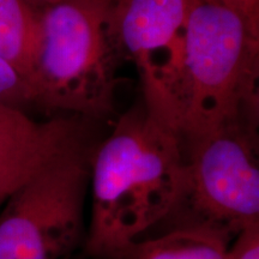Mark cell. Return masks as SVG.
<instances>
[{"mask_svg": "<svg viewBox=\"0 0 259 259\" xmlns=\"http://www.w3.org/2000/svg\"><path fill=\"white\" fill-rule=\"evenodd\" d=\"M115 0H71L38 10L29 84L32 103L102 119L114 112L120 56L111 29Z\"/></svg>", "mask_w": 259, "mask_h": 259, "instance_id": "cell-3", "label": "cell"}, {"mask_svg": "<svg viewBox=\"0 0 259 259\" xmlns=\"http://www.w3.org/2000/svg\"><path fill=\"white\" fill-rule=\"evenodd\" d=\"M193 220L234 239L259 222V166L255 128L229 126L184 145Z\"/></svg>", "mask_w": 259, "mask_h": 259, "instance_id": "cell-5", "label": "cell"}, {"mask_svg": "<svg viewBox=\"0 0 259 259\" xmlns=\"http://www.w3.org/2000/svg\"><path fill=\"white\" fill-rule=\"evenodd\" d=\"M196 0H115L111 29L122 59L137 65L144 101L158 95L174 70Z\"/></svg>", "mask_w": 259, "mask_h": 259, "instance_id": "cell-6", "label": "cell"}, {"mask_svg": "<svg viewBox=\"0 0 259 259\" xmlns=\"http://www.w3.org/2000/svg\"><path fill=\"white\" fill-rule=\"evenodd\" d=\"M27 2L32 6V8H35L36 10H41L47 8V6L59 4V3L71 2V0H27Z\"/></svg>", "mask_w": 259, "mask_h": 259, "instance_id": "cell-13", "label": "cell"}, {"mask_svg": "<svg viewBox=\"0 0 259 259\" xmlns=\"http://www.w3.org/2000/svg\"><path fill=\"white\" fill-rule=\"evenodd\" d=\"M259 32L213 0H196L184 29L180 58L145 106L185 145L235 125L258 121Z\"/></svg>", "mask_w": 259, "mask_h": 259, "instance_id": "cell-2", "label": "cell"}, {"mask_svg": "<svg viewBox=\"0 0 259 259\" xmlns=\"http://www.w3.org/2000/svg\"><path fill=\"white\" fill-rule=\"evenodd\" d=\"M38 34V10L27 0H0V58L28 83L36 56Z\"/></svg>", "mask_w": 259, "mask_h": 259, "instance_id": "cell-9", "label": "cell"}, {"mask_svg": "<svg viewBox=\"0 0 259 259\" xmlns=\"http://www.w3.org/2000/svg\"><path fill=\"white\" fill-rule=\"evenodd\" d=\"M0 103L23 109L32 106V94L27 79L0 58Z\"/></svg>", "mask_w": 259, "mask_h": 259, "instance_id": "cell-10", "label": "cell"}, {"mask_svg": "<svg viewBox=\"0 0 259 259\" xmlns=\"http://www.w3.org/2000/svg\"><path fill=\"white\" fill-rule=\"evenodd\" d=\"M229 245L227 259H259V222L245 227Z\"/></svg>", "mask_w": 259, "mask_h": 259, "instance_id": "cell-11", "label": "cell"}, {"mask_svg": "<svg viewBox=\"0 0 259 259\" xmlns=\"http://www.w3.org/2000/svg\"><path fill=\"white\" fill-rule=\"evenodd\" d=\"M232 238L199 223H186L167 234L132 244L119 259H227Z\"/></svg>", "mask_w": 259, "mask_h": 259, "instance_id": "cell-8", "label": "cell"}, {"mask_svg": "<svg viewBox=\"0 0 259 259\" xmlns=\"http://www.w3.org/2000/svg\"><path fill=\"white\" fill-rule=\"evenodd\" d=\"M93 208L85 248L119 259L138 236L181 205L187 189L180 136L145 106L119 118L90 158Z\"/></svg>", "mask_w": 259, "mask_h": 259, "instance_id": "cell-1", "label": "cell"}, {"mask_svg": "<svg viewBox=\"0 0 259 259\" xmlns=\"http://www.w3.org/2000/svg\"><path fill=\"white\" fill-rule=\"evenodd\" d=\"M90 158L77 145L10 197L0 210V259H63L77 247Z\"/></svg>", "mask_w": 259, "mask_h": 259, "instance_id": "cell-4", "label": "cell"}, {"mask_svg": "<svg viewBox=\"0 0 259 259\" xmlns=\"http://www.w3.org/2000/svg\"><path fill=\"white\" fill-rule=\"evenodd\" d=\"M236 12L251 29L259 32V0H213Z\"/></svg>", "mask_w": 259, "mask_h": 259, "instance_id": "cell-12", "label": "cell"}, {"mask_svg": "<svg viewBox=\"0 0 259 259\" xmlns=\"http://www.w3.org/2000/svg\"><path fill=\"white\" fill-rule=\"evenodd\" d=\"M79 144L82 128L74 119L37 121L0 103V210L42 168Z\"/></svg>", "mask_w": 259, "mask_h": 259, "instance_id": "cell-7", "label": "cell"}]
</instances>
